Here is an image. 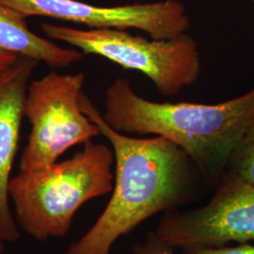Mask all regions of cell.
Here are the masks:
<instances>
[{"mask_svg": "<svg viewBox=\"0 0 254 254\" xmlns=\"http://www.w3.org/2000/svg\"><path fill=\"white\" fill-rule=\"evenodd\" d=\"M26 18L45 16L91 29H139L152 39L180 36L190 27L186 7L178 0L102 7L78 0H0Z\"/></svg>", "mask_w": 254, "mask_h": 254, "instance_id": "cell-7", "label": "cell"}, {"mask_svg": "<svg viewBox=\"0 0 254 254\" xmlns=\"http://www.w3.org/2000/svg\"><path fill=\"white\" fill-rule=\"evenodd\" d=\"M173 247L169 245L155 234L149 233L144 242L134 247L133 254H174Z\"/></svg>", "mask_w": 254, "mask_h": 254, "instance_id": "cell-11", "label": "cell"}, {"mask_svg": "<svg viewBox=\"0 0 254 254\" xmlns=\"http://www.w3.org/2000/svg\"><path fill=\"white\" fill-rule=\"evenodd\" d=\"M229 164L230 174L254 186V125L236 147Z\"/></svg>", "mask_w": 254, "mask_h": 254, "instance_id": "cell-10", "label": "cell"}, {"mask_svg": "<svg viewBox=\"0 0 254 254\" xmlns=\"http://www.w3.org/2000/svg\"><path fill=\"white\" fill-rule=\"evenodd\" d=\"M84 83L83 73L57 72L29 83L25 115L31 130L20 160V173L47 168L70 148L101 135L81 109Z\"/></svg>", "mask_w": 254, "mask_h": 254, "instance_id": "cell-5", "label": "cell"}, {"mask_svg": "<svg viewBox=\"0 0 254 254\" xmlns=\"http://www.w3.org/2000/svg\"><path fill=\"white\" fill-rule=\"evenodd\" d=\"M43 32L81 51L108 59L125 69L143 73L163 96L173 97L198 81L200 54L197 42L188 33L155 40L132 35L125 29H79L42 23Z\"/></svg>", "mask_w": 254, "mask_h": 254, "instance_id": "cell-4", "label": "cell"}, {"mask_svg": "<svg viewBox=\"0 0 254 254\" xmlns=\"http://www.w3.org/2000/svg\"><path fill=\"white\" fill-rule=\"evenodd\" d=\"M102 116L120 133L170 139L202 175L214 178L254 125V89L216 105L159 103L139 96L127 78H117L107 90Z\"/></svg>", "mask_w": 254, "mask_h": 254, "instance_id": "cell-2", "label": "cell"}, {"mask_svg": "<svg viewBox=\"0 0 254 254\" xmlns=\"http://www.w3.org/2000/svg\"><path fill=\"white\" fill-rule=\"evenodd\" d=\"M252 1H253V3H254V0H252Z\"/></svg>", "mask_w": 254, "mask_h": 254, "instance_id": "cell-15", "label": "cell"}, {"mask_svg": "<svg viewBox=\"0 0 254 254\" xmlns=\"http://www.w3.org/2000/svg\"><path fill=\"white\" fill-rule=\"evenodd\" d=\"M80 104L83 112L111 145L114 185L100 217L64 254H110L121 236L147 218L181 203L189 190L192 161L164 136L139 138L112 129L84 92Z\"/></svg>", "mask_w": 254, "mask_h": 254, "instance_id": "cell-1", "label": "cell"}, {"mask_svg": "<svg viewBox=\"0 0 254 254\" xmlns=\"http://www.w3.org/2000/svg\"><path fill=\"white\" fill-rule=\"evenodd\" d=\"M112 148L89 140L73 157L9 180L15 218L36 240L66 235L84 203L113 190Z\"/></svg>", "mask_w": 254, "mask_h": 254, "instance_id": "cell-3", "label": "cell"}, {"mask_svg": "<svg viewBox=\"0 0 254 254\" xmlns=\"http://www.w3.org/2000/svg\"><path fill=\"white\" fill-rule=\"evenodd\" d=\"M26 17L0 2V49L28 58L53 68H66L79 62L84 54L67 49L29 29Z\"/></svg>", "mask_w": 254, "mask_h": 254, "instance_id": "cell-9", "label": "cell"}, {"mask_svg": "<svg viewBox=\"0 0 254 254\" xmlns=\"http://www.w3.org/2000/svg\"><path fill=\"white\" fill-rule=\"evenodd\" d=\"M19 56L0 49V75L8 71L19 60Z\"/></svg>", "mask_w": 254, "mask_h": 254, "instance_id": "cell-13", "label": "cell"}, {"mask_svg": "<svg viewBox=\"0 0 254 254\" xmlns=\"http://www.w3.org/2000/svg\"><path fill=\"white\" fill-rule=\"evenodd\" d=\"M155 234L182 249L254 240V186L230 174L204 206L165 216Z\"/></svg>", "mask_w": 254, "mask_h": 254, "instance_id": "cell-6", "label": "cell"}, {"mask_svg": "<svg viewBox=\"0 0 254 254\" xmlns=\"http://www.w3.org/2000/svg\"><path fill=\"white\" fill-rule=\"evenodd\" d=\"M3 241H4V239H3V237H2L1 234H0V253H1V250H2V247H3Z\"/></svg>", "mask_w": 254, "mask_h": 254, "instance_id": "cell-14", "label": "cell"}, {"mask_svg": "<svg viewBox=\"0 0 254 254\" xmlns=\"http://www.w3.org/2000/svg\"><path fill=\"white\" fill-rule=\"evenodd\" d=\"M184 254H254V246L238 247H193L184 249Z\"/></svg>", "mask_w": 254, "mask_h": 254, "instance_id": "cell-12", "label": "cell"}, {"mask_svg": "<svg viewBox=\"0 0 254 254\" xmlns=\"http://www.w3.org/2000/svg\"><path fill=\"white\" fill-rule=\"evenodd\" d=\"M36 61L20 57L0 75V234L4 241L18 238L15 220L9 207V184L17 152L30 76Z\"/></svg>", "mask_w": 254, "mask_h": 254, "instance_id": "cell-8", "label": "cell"}]
</instances>
